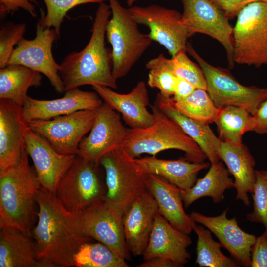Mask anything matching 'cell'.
<instances>
[{
	"label": "cell",
	"mask_w": 267,
	"mask_h": 267,
	"mask_svg": "<svg viewBox=\"0 0 267 267\" xmlns=\"http://www.w3.org/2000/svg\"><path fill=\"white\" fill-rule=\"evenodd\" d=\"M36 201L38 221L31 237L37 260L48 267H74L76 254L92 239L83 235L76 214L67 210L54 194L41 187Z\"/></svg>",
	"instance_id": "cell-1"
},
{
	"label": "cell",
	"mask_w": 267,
	"mask_h": 267,
	"mask_svg": "<svg viewBox=\"0 0 267 267\" xmlns=\"http://www.w3.org/2000/svg\"><path fill=\"white\" fill-rule=\"evenodd\" d=\"M111 15L109 5L100 3L86 46L80 51L69 53L59 64L64 92L84 85L118 88L112 72L111 51L105 44L106 25Z\"/></svg>",
	"instance_id": "cell-2"
},
{
	"label": "cell",
	"mask_w": 267,
	"mask_h": 267,
	"mask_svg": "<svg viewBox=\"0 0 267 267\" xmlns=\"http://www.w3.org/2000/svg\"><path fill=\"white\" fill-rule=\"evenodd\" d=\"M24 149L19 161L0 171V228L12 227L31 237L34 204L41 187Z\"/></svg>",
	"instance_id": "cell-3"
},
{
	"label": "cell",
	"mask_w": 267,
	"mask_h": 267,
	"mask_svg": "<svg viewBox=\"0 0 267 267\" xmlns=\"http://www.w3.org/2000/svg\"><path fill=\"white\" fill-rule=\"evenodd\" d=\"M154 115L153 124L148 127L127 129L123 146L133 158L143 154L156 156L169 149L181 150L185 158L194 162H202L207 158L197 144L173 119L155 104L151 106Z\"/></svg>",
	"instance_id": "cell-4"
},
{
	"label": "cell",
	"mask_w": 267,
	"mask_h": 267,
	"mask_svg": "<svg viewBox=\"0 0 267 267\" xmlns=\"http://www.w3.org/2000/svg\"><path fill=\"white\" fill-rule=\"evenodd\" d=\"M111 17L106 36L112 50V74L114 79L125 76L151 45L149 34L141 32L138 24L118 0H108Z\"/></svg>",
	"instance_id": "cell-5"
},
{
	"label": "cell",
	"mask_w": 267,
	"mask_h": 267,
	"mask_svg": "<svg viewBox=\"0 0 267 267\" xmlns=\"http://www.w3.org/2000/svg\"><path fill=\"white\" fill-rule=\"evenodd\" d=\"M186 51L202 70L207 84L206 91L218 108L238 107L254 115L260 105L267 99V88L242 85L228 72L206 62L189 43H187Z\"/></svg>",
	"instance_id": "cell-6"
},
{
	"label": "cell",
	"mask_w": 267,
	"mask_h": 267,
	"mask_svg": "<svg viewBox=\"0 0 267 267\" xmlns=\"http://www.w3.org/2000/svg\"><path fill=\"white\" fill-rule=\"evenodd\" d=\"M233 39L234 63L267 65V1L251 3L240 10Z\"/></svg>",
	"instance_id": "cell-7"
},
{
	"label": "cell",
	"mask_w": 267,
	"mask_h": 267,
	"mask_svg": "<svg viewBox=\"0 0 267 267\" xmlns=\"http://www.w3.org/2000/svg\"><path fill=\"white\" fill-rule=\"evenodd\" d=\"M104 168L107 190L105 200L126 210L129 205L148 192L147 175L139 168L123 148L112 150L101 158L99 164Z\"/></svg>",
	"instance_id": "cell-8"
},
{
	"label": "cell",
	"mask_w": 267,
	"mask_h": 267,
	"mask_svg": "<svg viewBox=\"0 0 267 267\" xmlns=\"http://www.w3.org/2000/svg\"><path fill=\"white\" fill-rule=\"evenodd\" d=\"M124 212L104 199L75 214L83 236L104 244L126 260L131 259V252L123 231Z\"/></svg>",
	"instance_id": "cell-9"
},
{
	"label": "cell",
	"mask_w": 267,
	"mask_h": 267,
	"mask_svg": "<svg viewBox=\"0 0 267 267\" xmlns=\"http://www.w3.org/2000/svg\"><path fill=\"white\" fill-rule=\"evenodd\" d=\"M94 162L77 155L61 178L55 195L65 208L77 214L105 199V191Z\"/></svg>",
	"instance_id": "cell-10"
},
{
	"label": "cell",
	"mask_w": 267,
	"mask_h": 267,
	"mask_svg": "<svg viewBox=\"0 0 267 267\" xmlns=\"http://www.w3.org/2000/svg\"><path fill=\"white\" fill-rule=\"evenodd\" d=\"M58 38L55 30L45 27L40 18L36 24V37L32 40L23 38L19 42L8 65H23L44 74L57 92H64L60 65L55 60L52 52L53 44Z\"/></svg>",
	"instance_id": "cell-11"
},
{
	"label": "cell",
	"mask_w": 267,
	"mask_h": 267,
	"mask_svg": "<svg viewBox=\"0 0 267 267\" xmlns=\"http://www.w3.org/2000/svg\"><path fill=\"white\" fill-rule=\"evenodd\" d=\"M128 10L138 24L149 28L152 40L164 46L172 57L181 50H186L187 40L192 35L178 11L156 4L132 6Z\"/></svg>",
	"instance_id": "cell-12"
},
{
	"label": "cell",
	"mask_w": 267,
	"mask_h": 267,
	"mask_svg": "<svg viewBox=\"0 0 267 267\" xmlns=\"http://www.w3.org/2000/svg\"><path fill=\"white\" fill-rule=\"evenodd\" d=\"M96 110H81L50 120L33 121L28 124L58 153L77 155L80 142L92 127Z\"/></svg>",
	"instance_id": "cell-13"
},
{
	"label": "cell",
	"mask_w": 267,
	"mask_h": 267,
	"mask_svg": "<svg viewBox=\"0 0 267 267\" xmlns=\"http://www.w3.org/2000/svg\"><path fill=\"white\" fill-rule=\"evenodd\" d=\"M182 20L191 35H207L225 49L229 66L233 67V27L224 13L209 0H181Z\"/></svg>",
	"instance_id": "cell-14"
},
{
	"label": "cell",
	"mask_w": 267,
	"mask_h": 267,
	"mask_svg": "<svg viewBox=\"0 0 267 267\" xmlns=\"http://www.w3.org/2000/svg\"><path fill=\"white\" fill-rule=\"evenodd\" d=\"M127 131L119 113L103 102L96 110L89 134L79 145L77 155L98 166L103 155L123 146Z\"/></svg>",
	"instance_id": "cell-15"
},
{
	"label": "cell",
	"mask_w": 267,
	"mask_h": 267,
	"mask_svg": "<svg viewBox=\"0 0 267 267\" xmlns=\"http://www.w3.org/2000/svg\"><path fill=\"white\" fill-rule=\"evenodd\" d=\"M25 149L34 165L41 187L55 195L58 185L76 155L61 154L29 126L24 133Z\"/></svg>",
	"instance_id": "cell-16"
},
{
	"label": "cell",
	"mask_w": 267,
	"mask_h": 267,
	"mask_svg": "<svg viewBox=\"0 0 267 267\" xmlns=\"http://www.w3.org/2000/svg\"><path fill=\"white\" fill-rule=\"evenodd\" d=\"M228 209L217 216H207L194 211L190 215L196 222L205 226L217 237L240 266L251 267V250L256 237L243 231L235 217L228 219Z\"/></svg>",
	"instance_id": "cell-17"
},
{
	"label": "cell",
	"mask_w": 267,
	"mask_h": 267,
	"mask_svg": "<svg viewBox=\"0 0 267 267\" xmlns=\"http://www.w3.org/2000/svg\"><path fill=\"white\" fill-rule=\"evenodd\" d=\"M103 102L122 116L130 128H145L154 122V115L147 109L149 98L145 82L139 81L126 94L118 93L111 88L100 85L92 86Z\"/></svg>",
	"instance_id": "cell-18"
},
{
	"label": "cell",
	"mask_w": 267,
	"mask_h": 267,
	"mask_svg": "<svg viewBox=\"0 0 267 267\" xmlns=\"http://www.w3.org/2000/svg\"><path fill=\"white\" fill-rule=\"evenodd\" d=\"M63 97L40 100L28 96L22 107L26 122L47 120L85 109L96 110L103 103L95 92L83 91L78 88L65 92Z\"/></svg>",
	"instance_id": "cell-19"
},
{
	"label": "cell",
	"mask_w": 267,
	"mask_h": 267,
	"mask_svg": "<svg viewBox=\"0 0 267 267\" xmlns=\"http://www.w3.org/2000/svg\"><path fill=\"white\" fill-rule=\"evenodd\" d=\"M158 205L148 192L133 201L123 216V227L126 243L134 256L143 255L148 244L154 224Z\"/></svg>",
	"instance_id": "cell-20"
},
{
	"label": "cell",
	"mask_w": 267,
	"mask_h": 267,
	"mask_svg": "<svg viewBox=\"0 0 267 267\" xmlns=\"http://www.w3.org/2000/svg\"><path fill=\"white\" fill-rule=\"evenodd\" d=\"M28 127L22 106L0 99V171L20 160L25 148L24 133Z\"/></svg>",
	"instance_id": "cell-21"
},
{
	"label": "cell",
	"mask_w": 267,
	"mask_h": 267,
	"mask_svg": "<svg viewBox=\"0 0 267 267\" xmlns=\"http://www.w3.org/2000/svg\"><path fill=\"white\" fill-rule=\"evenodd\" d=\"M191 243L188 234L175 228L157 212L148 244L142 255L143 259L162 257L171 260L178 267H183L191 258L187 248Z\"/></svg>",
	"instance_id": "cell-22"
},
{
	"label": "cell",
	"mask_w": 267,
	"mask_h": 267,
	"mask_svg": "<svg viewBox=\"0 0 267 267\" xmlns=\"http://www.w3.org/2000/svg\"><path fill=\"white\" fill-rule=\"evenodd\" d=\"M146 183L157 202L158 213L177 229L190 234L196 222L184 211L183 190L155 175H148Z\"/></svg>",
	"instance_id": "cell-23"
},
{
	"label": "cell",
	"mask_w": 267,
	"mask_h": 267,
	"mask_svg": "<svg viewBox=\"0 0 267 267\" xmlns=\"http://www.w3.org/2000/svg\"><path fill=\"white\" fill-rule=\"evenodd\" d=\"M155 105L175 121L199 146L211 164L220 161L222 141L214 134L208 124L193 119L179 111L175 106L172 97L157 95Z\"/></svg>",
	"instance_id": "cell-24"
},
{
	"label": "cell",
	"mask_w": 267,
	"mask_h": 267,
	"mask_svg": "<svg viewBox=\"0 0 267 267\" xmlns=\"http://www.w3.org/2000/svg\"><path fill=\"white\" fill-rule=\"evenodd\" d=\"M134 160L144 174L161 177L183 190L191 188L197 180L199 172L209 166L208 163L191 162L185 158L165 160L152 156L136 158Z\"/></svg>",
	"instance_id": "cell-25"
},
{
	"label": "cell",
	"mask_w": 267,
	"mask_h": 267,
	"mask_svg": "<svg viewBox=\"0 0 267 267\" xmlns=\"http://www.w3.org/2000/svg\"><path fill=\"white\" fill-rule=\"evenodd\" d=\"M220 157L226 165L229 174L234 177L236 199L249 206L250 202L248 194L253 193L256 180L254 157L243 143L233 145L222 141Z\"/></svg>",
	"instance_id": "cell-26"
},
{
	"label": "cell",
	"mask_w": 267,
	"mask_h": 267,
	"mask_svg": "<svg viewBox=\"0 0 267 267\" xmlns=\"http://www.w3.org/2000/svg\"><path fill=\"white\" fill-rule=\"evenodd\" d=\"M31 238L14 228H0V267H48L37 260Z\"/></svg>",
	"instance_id": "cell-27"
},
{
	"label": "cell",
	"mask_w": 267,
	"mask_h": 267,
	"mask_svg": "<svg viewBox=\"0 0 267 267\" xmlns=\"http://www.w3.org/2000/svg\"><path fill=\"white\" fill-rule=\"evenodd\" d=\"M40 72L21 65H8L0 69V99L24 105L29 88L41 85Z\"/></svg>",
	"instance_id": "cell-28"
},
{
	"label": "cell",
	"mask_w": 267,
	"mask_h": 267,
	"mask_svg": "<svg viewBox=\"0 0 267 267\" xmlns=\"http://www.w3.org/2000/svg\"><path fill=\"white\" fill-rule=\"evenodd\" d=\"M229 173L223 163L211 164L207 173L197 180L195 184L187 190H183V201L185 207L204 197H210L214 203L221 202L226 190L234 188V182L229 176Z\"/></svg>",
	"instance_id": "cell-29"
},
{
	"label": "cell",
	"mask_w": 267,
	"mask_h": 267,
	"mask_svg": "<svg viewBox=\"0 0 267 267\" xmlns=\"http://www.w3.org/2000/svg\"><path fill=\"white\" fill-rule=\"evenodd\" d=\"M252 115L241 108L227 106L220 108L215 120L220 139L233 145L242 143V136L247 132L248 123Z\"/></svg>",
	"instance_id": "cell-30"
},
{
	"label": "cell",
	"mask_w": 267,
	"mask_h": 267,
	"mask_svg": "<svg viewBox=\"0 0 267 267\" xmlns=\"http://www.w3.org/2000/svg\"><path fill=\"white\" fill-rule=\"evenodd\" d=\"M197 236L196 263L200 267H238L234 260L224 255L221 250L222 244L212 238L211 232L195 224L193 228Z\"/></svg>",
	"instance_id": "cell-31"
},
{
	"label": "cell",
	"mask_w": 267,
	"mask_h": 267,
	"mask_svg": "<svg viewBox=\"0 0 267 267\" xmlns=\"http://www.w3.org/2000/svg\"><path fill=\"white\" fill-rule=\"evenodd\" d=\"M74 267H128L126 260L116 254L108 246L98 242L84 243L76 254Z\"/></svg>",
	"instance_id": "cell-32"
},
{
	"label": "cell",
	"mask_w": 267,
	"mask_h": 267,
	"mask_svg": "<svg viewBox=\"0 0 267 267\" xmlns=\"http://www.w3.org/2000/svg\"><path fill=\"white\" fill-rule=\"evenodd\" d=\"M174 102L175 107L184 115L208 124L215 122L220 111L207 91L201 89H196L187 98Z\"/></svg>",
	"instance_id": "cell-33"
},
{
	"label": "cell",
	"mask_w": 267,
	"mask_h": 267,
	"mask_svg": "<svg viewBox=\"0 0 267 267\" xmlns=\"http://www.w3.org/2000/svg\"><path fill=\"white\" fill-rule=\"evenodd\" d=\"M167 58L162 53L148 61L146 68L149 70L147 84L157 88L163 95L172 97L174 93L177 77L167 67Z\"/></svg>",
	"instance_id": "cell-34"
},
{
	"label": "cell",
	"mask_w": 267,
	"mask_h": 267,
	"mask_svg": "<svg viewBox=\"0 0 267 267\" xmlns=\"http://www.w3.org/2000/svg\"><path fill=\"white\" fill-rule=\"evenodd\" d=\"M167 66L176 77L182 78L197 89L206 90L205 78L201 68L187 56L186 50H181L171 59H167Z\"/></svg>",
	"instance_id": "cell-35"
},
{
	"label": "cell",
	"mask_w": 267,
	"mask_h": 267,
	"mask_svg": "<svg viewBox=\"0 0 267 267\" xmlns=\"http://www.w3.org/2000/svg\"><path fill=\"white\" fill-rule=\"evenodd\" d=\"M47 9L46 15L41 12V19L45 27L53 28L58 37L61 24L67 12L79 5L87 3H101L108 0H43Z\"/></svg>",
	"instance_id": "cell-36"
},
{
	"label": "cell",
	"mask_w": 267,
	"mask_h": 267,
	"mask_svg": "<svg viewBox=\"0 0 267 267\" xmlns=\"http://www.w3.org/2000/svg\"><path fill=\"white\" fill-rule=\"evenodd\" d=\"M253 192V212L247 215V220L262 224L267 230V171L256 170Z\"/></svg>",
	"instance_id": "cell-37"
},
{
	"label": "cell",
	"mask_w": 267,
	"mask_h": 267,
	"mask_svg": "<svg viewBox=\"0 0 267 267\" xmlns=\"http://www.w3.org/2000/svg\"><path fill=\"white\" fill-rule=\"evenodd\" d=\"M26 29L25 23H9L0 30V68L8 66L14 50V46L23 38Z\"/></svg>",
	"instance_id": "cell-38"
},
{
	"label": "cell",
	"mask_w": 267,
	"mask_h": 267,
	"mask_svg": "<svg viewBox=\"0 0 267 267\" xmlns=\"http://www.w3.org/2000/svg\"><path fill=\"white\" fill-rule=\"evenodd\" d=\"M252 267H267V230L256 237L251 250Z\"/></svg>",
	"instance_id": "cell-39"
},
{
	"label": "cell",
	"mask_w": 267,
	"mask_h": 267,
	"mask_svg": "<svg viewBox=\"0 0 267 267\" xmlns=\"http://www.w3.org/2000/svg\"><path fill=\"white\" fill-rule=\"evenodd\" d=\"M221 10L229 19L237 16L240 10L247 5L267 0H209Z\"/></svg>",
	"instance_id": "cell-40"
},
{
	"label": "cell",
	"mask_w": 267,
	"mask_h": 267,
	"mask_svg": "<svg viewBox=\"0 0 267 267\" xmlns=\"http://www.w3.org/2000/svg\"><path fill=\"white\" fill-rule=\"evenodd\" d=\"M20 8L27 11L33 17H37L35 6L30 0H0L1 17L13 14Z\"/></svg>",
	"instance_id": "cell-41"
},
{
	"label": "cell",
	"mask_w": 267,
	"mask_h": 267,
	"mask_svg": "<svg viewBox=\"0 0 267 267\" xmlns=\"http://www.w3.org/2000/svg\"><path fill=\"white\" fill-rule=\"evenodd\" d=\"M247 131H253L262 134H267V99L260 105L256 113L252 115Z\"/></svg>",
	"instance_id": "cell-42"
},
{
	"label": "cell",
	"mask_w": 267,
	"mask_h": 267,
	"mask_svg": "<svg viewBox=\"0 0 267 267\" xmlns=\"http://www.w3.org/2000/svg\"><path fill=\"white\" fill-rule=\"evenodd\" d=\"M196 89L187 81L177 77L174 93L172 98L174 102L183 100L190 95Z\"/></svg>",
	"instance_id": "cell-43"
},
{
	"label": "cell",
	"mask_w": 267,
	"mask_h": 267,
	"mask_svg": "<svg viewBox=\"0 0 267 267\" xmlns=\"http://www.w3.org/2000/svg\"><path fill=\"white\" fill-rule=\"evenodd\" d=\"M138 267H178L171 260L162 257H155L136 266Z\"/></svg>",
	"instance_id": "cell-44"
},
{
	"label": "cell",
	"mask_w": 267,
	"mask_h": 267,
	"mask_svg": "<svg viewBox=\"0 0 267 267\" xmlns=\"http://www.w3.org/2000/svg\"><path fill=\"white\" fill-rule=\"evenodd\" d=\"M138 0H126V3L128 6L131 7L133 4Z\"/></svg>",
	"instance_id": "cell-45"
}]
</instances>
